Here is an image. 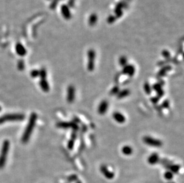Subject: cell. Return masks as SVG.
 <instances>
[{"instance_id": "1", "label": "cell", "mask_w": 184, "mask_h": 183, "mask_svg": "<svg viewBox=\"0 0 184 183\" xmlns=\"http://www.w3.org/2000/svg\"><path fill=\"white\" fill-rule=\"evenodd\" d=\"M37 118L38 115L36 113L33 112L31 114L28 124L25 130V131L23 134V136L22 137V141L23 143H26L29 141L31 134L32 133V131L35 127Z\"/></svg>"}, {"instance_id": "2", "label": "cell", "mask_w": 184, "mask_h": 183, "mask_svg": "<svg viewBox=\"0 0 184 183\" xmlns=\"http://www.w3.org/2000/svg\"><path fill=\"white\" fill-rule=\"evenodd\" d=\"M10 141L8 140H6L3 143L1 153H0V169H2L5 166L7 154L10 149Z\"/></svg>"}, {"instance_id": "3", "label": "cell", "mask_w": 184, "mask_h": 183, "mask_svg": "<svg viewBox=\"0 0 184 183\" xmlns=\"http://www.w3.org/2000/svg\"><path fill=\"white\" fill-rule=\"evenodd\" d=\"M87 57H88V63H87V70L92 72L95 69V57L96 53L95 51L91 49L87 52Z\"/></svg>"}, {"instance_id": "4", "label": "cell", "mask_w": 184, "mask_h": 183, "mask_svg": "<svg viewBox=\"0 0 184 183\" xmlns=\"http://www.w3.org/2000/svg\"><path fill=\"white\" fill-rule=\"evenodd\" d=\"M142 140L145 144L149 146L154 147H160L163 146V142L161 140L150 136H144L142 139Z\"/></svg>"}, {"instance_id": "5", "label": "cell", "mask_w": 184, "mask_h": 183, "mask_svg": "<svg viewBox=\"0 0 184 183\" xmlns=\"http://www.w3.org/2000/svg\"><path fill=\"white\" fill-rule=\"evenodd\" d=\"M56 126L61 128H72L74 131H78L79 130V126L75 122H63L60 121L57 123Z\"/></svg>"}, {"instance_id": "6", "label": "cell", "mask_w": 184, "mask_h": 183, "mask_svg": "<svg viewBox=\"0 0 184 183\" xmlns=\"http://www.w3.org/2000/svg\"><path fill=\"white\" fill-rule=\"evenodd\" d=\"M76 96V89L73 85H69L67 90V101L69 104H72Z\"/></svg>"}, {"instance_id": "7", "label": "cell", "mask_w": 184, "mask_h": 183, "mask_svg": "<svg viewBox=\"0 0 184 183\" xmlns=\"http://www.w3.org/2000/svg\"><path fill=\"white\" fill-rule=\"evenodd\" d=\"M101 174L108 179H112L114 178L115 174L113 172L110 171L106 165H102L100 168Z\"/></svg>"}, {"instance_id": "8", "label": "cell", "mask_w": 184, "mask_h": 183, "mask_svg": "<svg viewBox=\"0 0 184 183\" xmlns=\"http://www.w3.org/2000/svg\"><path fill=\"white\" fill-rule=\"evenodd\" d=\"M7 121H21L25 119V116L22 114H10L5 115Z\"/></svg>"}, {"instance_id": "9", "label": "cell", "mask_w": 184, "mask_h": 183, "mask_svg": "<svg viewBox=\"0 0 184 183\" xmlns=\"http://www.w3.org/2000/svg\"><path fill=\"white\" fill-rule=\"evenodd\" d=\"M122 73L129 77H133L135 73V67L132 64H127L123 67Z\"/></svg>"}, {"instance_id": "10", "label": "cell", "mask_w": 184, "mask_h": 183, "mask_svg": "<svg viewBox=\"0 0 184 183\" xmlns=\"http://www.w3.org/2000/svg\"><path fill=\"white\" fill-rule=\"evenodd\" d=\"M108 109V102L106 100H103L99 104L97 108V111L100 115H104L107 112Z\"/></svg>"}, {"instance_id": "11", "label": "cell", "mask_w": 184, "mask_h": 183, "mask_svg": "<svg viewBox=\"0 0 184 183\" xmlns=\"http://www.w3.org/2000/svg\"><path fill=\"white\" fill-rule=\"evenodd\" d=\"M112 117L114 120L119 124H124L126 122V117L123 114L120 112L116 111L113 112V114H112Z\"/></svg>"}, {"instance_id": "12", "label": "cell", "mask_w": 184, "mask_h": 183, "mask_svg": "<svg viewBox=\"0 0 184 183\" xmlns=\"http://www.w3.org/2000/svg\"><path fill=\"white\" fill-rule=\"evenodd\" d=\"M61 12L63 17L66 20H69L72 17V14L69 7L66 4H63L61 7Z\"/></svg>"}, {"instance_id": "13", "label": "cell", "mask_w": 184, "mask_h": 183, "mask_svg": "<svg viewBox=\"0 0 184 183\" xmlns=\"http://www.w3.org/2000/svg\"><path fill=\"white\" fill-rule=\"evenodd\" d=\"M159 161V156L157 153H153L151 154L148 159H147V162L150 165H154L157 164Z\"/></svg>"}, {"instance_id": "14", "label": "cell", "mask_w": 184, "mask_h": 183, "mask_svg": "<svg viewBox=\"0 0 184 183\" xmlns=\"http://www.w3.org/2000/svg\"><path fill=\"white\" fill-rule=\"evenodd\" d=\"M15 50H16V53H17L19 56H21V57L25 56V55L26 54V53H27V51H26V48H25V47H24L22 44H21V43H18V44L16 45Z\"/></svg>"}, {"instance_id": "15", "label": "cell", "mask_w": 184, "mask_h": 183, "mask_svg": "<svg viewBox=\"0 0 184 183\" xmlns=\"http://www.w3.org/2000/svg\"><path fill=\"white\" fill-rule=\"evenodd\" d=\"M124 7V4L123 3H119L116 4L115 9H114V13H115V17L116 19L120 18L123 15V12L122 9Z\"/></svg>"}, {"instance_id": "16", "label": "cell", "mask_w": 184, "mask_h": 183, "mask_svg": "<svg viewBox=\"0 0 184 183\" xmlns=\"http://www.w3.org/2000/svg\"><path fill=\"white\" fill-rule=\"evenodd\" d=\"M130 94V91L128 89H125L122 90H120L119 93L116 95L117 98L118 99H122L125 98H126Z\"/></svg>"}, {"instance_id": "17", "label": "cell", "mask_w": 184, "mask_h": 183, "mask_svg": "<svg viewBox=\"0 0 184 183\" xmlns=\"http://www.w3.org/2000/svg\"><path fill=\"white\" fill-rule=\"evenodd\" d=\"M40 85L43 91L48 92L50 90V86L47 79H41L40 82Z\"/></svg>"}, {"instance_id": "18", "label": "cell", "mask_w": 184, "mask_h": 183, "mask_svg": "<svg viewBox=\"0 0 184 183\" xmlns=\"http://www.w3.org/2000/svg\"><path fill=\"white\" fill-rule=\"evenodd\" d=\"M122 152L125 156H130L133 153V149L129 145H125L122 148Z\"/></svg>"}, {"instance_id": "19", "label": "cell", "mask_w": 184, "mask_h": 183, "mask_svg": "<svg viewBox=\"0 0 184 183\" xmlns=\"http://www.w3.org/2000/svg\"><path fill=\"white\" fill-rule=\"evenodd\" d=\"M172 69V67L170 66H164L163 67H162L160 70L158 72V76L159 77H163L164 76L166 73L169 71L170 70Z\"/></svg>"}, {"instance_id": "20", "label": "cell", "mask_w": 184, "mask_h": 183, "mask_svg": "<svg viewBox=\"0 0 184 183\" xmlns=\"http://www.w3.org/2000/svg\"><path fill=\"white\" fill-rule=\"evenodd\" d=\"M97 19H98V17H97V16L96 14H95V13L91 14V16H89V20H88L89 25L91 26H94L97 22Z\"/></svg>"}, {"instance_id": "21", "label": "cell", "mask_w": 184, "mask_h": 183, "mask_svg": "<svg viewBox=\"0 0 184 183\" xmlns=\"http://www.w3.org/2000/svg\"><path fill=\"white\" fill-rule=\"evenodd\" d=\"M169 169L170 172H172L173 174H176L179 172V171L180 169V166L179 165L177 164H172L169 166Z\"/></svg>"}, {"instance_id": "22", "label": "cell", "mask_w": 184, "mask_h": 183, "mask_svg": "<svg viewBox=\"0 0 184 183\" xmlns=\"http://www.w3.org/2000/svg\"><path fill=\"white\" fill-rule=\"evenodd\" d=\"M143 88H144V90L145 92V93L148 95H150L152 93V88H151V85L149 84L148 82H145L144 84V86H143Z\"/></svg>"}, {"instance_id": "23", "label": "cell", "mask_w": 184, "mask_h": 183, "mask_svg": "<svg viewBox=\"0 0 184 183\" xmlns=\"http://www.w3.org/2000/svg\"><path fill=\"white\" fill-rule=\"evenodd\" d=\"M119 65L123 67H125V66H126L128 64V60H127V58L125 57V56H121L120 58H119Z\"/></svg>"}, {"instance_id": "24", "label": "cell", "mask_w": 184, "mask_h": 183, "mask_svg": "<svg viewBox=\"0 0 184 183\" xmlns=\"http://www.w3.org/2000/svg\"><path fill=\"white\" fill-rule=\"evenodd\" d=\"M164 178L168 181H170L173 178V174L170 171H167L164 174Z\"/></svg>"}, {"instance_id": "25", "label": "cell", "mask_w": 184, "mask_h": 183, "mask_svg": "<svg viewBox=\"0 0 184 183\" xmlns=\"http://www.w3.org/2000/svg\"><path fill=\"white\" fill-rule=\"evenodd\" d=\"M162 86L163 85L160 83H154L152 86L151 88H152V90H154L155 92H157L162 89Z\"/></svg>"}, {"instance_id": "26", "label": "cell", "mask_w": 184, "mask_h": 183, "mask_svg": "<svg viewBox=\"0 0 184 183\" xmlns=\"http://www.w3.org/2000/svg\"><path fill=\"white\" fill-rule=\"evenodd\" d=\"M119 91H120L119 87L118 86H115L111 89L110 92V94L111 95H116L119 93Z\"/></svg>"}, {"instance_id": "27", "label": "cell", "mask_w": 184, "mask_h": 183, "mask_svg": "<svg viewBox=\"0 0 184 183\" xmlns=\"http://www.w3.org/2000/svg\"><path fill=\"white\" fill-rule=\"evenodd\" d=\"M47 70L43 68L40 71V76L41 77V79H46L47 78Z\"/></svg>"}, {"instance_id": "28", "label": "cell", "mask_w": 184, "mask_h": 183, "mask_svg": "<svg viewBox=\"0 0 184 183\" xmlns=\"http://www.w3.org/2000/svg\"><path fill=\"white\" fill-rule=\"evenodd\" d=\"M75 143V140L73 139H70L67 142V147L69 150H72L74 147Z\"/></svg>"}, {"instance_id": "29", "label": "cell", "mask_w": 184, "mask_h": 183, "mask_svg": "<svg viewBox=\"0 0 184 183\" xmlns=\"http://www.w3.org/2000/svg\"><path fill=\"white\" fill-rule=\"evenodd\" d=\"M67 180L69 182H76L78 180V176L76 174H73L67 177Z\"/></svg>"}, {"instance_id": "30", "label": "cell", "mask_w": 184, "mask_h": 183, "mask_svg": "<svg viewBox=\"0 0 184 183\" xmlns=\"http://www.w3.org/2000/svg\"><path fill=\"white\" fill-rule=\"evenodd\" d=\"M161 55L166 59H169L170 58V53L169 51L166 50H164L162 51Z\"/></svg>"}, {"instance_id": "31", "label": "cell", "mask_w": 184, "mask_h": 183, "mask_svg": "<svg viewBox=\"0 0 184 183\" xmlns=\"http://www.w3.org/2000/svg\"><path fill=\"white\" fill-rule=\"evenodd\" d=\"M116 17L114 16L110 15L108 17V18L107 19V22L109 24H112L116 21Z\"/></svg>"}, {"instance_id": "32", "label": "cell", "mask_w": 184, "mask_h": 183, "mask_svg": "<svg viewBox=\"0 0 184 183\" xmlns=\"http://www.w3.org/2000/svg\"><path fill=\"white\" fill-rule=\"evenodd\" d=\"M170 106V102L168 100H164L161 104V107L164 109H168Z\"/></svg>"}, {"instance_id": "33", "label": "cell", "mask_w": 184, "mask_h": 183, "mask_svg": "<svg viewBox=\"0 0 184 183\" xmlns=\"http://www.w3.org/2000/svg\"><path fill=\"white\" fill-rule=\"evenodd\" d=\"M18 67L19 70H23L25 69V63L23 60H21L18 62Z\"/></svg>"}, {"instance_id": "34", "label": "cell", "mask_w": 184, "mask_h": 183, "mask_svg": "<svg viewBox=\"0 0 184 183\" xmlns=\"http://www.w3.org/2000/svg\"><path fill=\"white\" fill-rule=\"evenodd\" d=\"M59 1H60V0H53V2L51 3V4H50V9H52V10L55 9Z\"/></svg>"}, {"instance_id": "35", "label": "cell", "mask_w": 184, "mask_h": 183, "mask_svg": "<svg viewBox=\"0 0 184 183\" xmlns=\"http://www.w3.org/2000/svg\"><path fill=\"white\" fill-rule=\"evenodd\" d=\"M31 76L32 77H37L38 76H40V71L37 70H34L33 71H31Z\"/></svg>"}, {"instance_id": "36", "label": "cell", "mask_w": 184, "mask_h": 183, "mask_svg": "<svg viewBox=\"0 0 184 183\" xmlns=\"http://www.w3.org/2000/svg\"><path fill=\"white\" fill-rule=\"evenodd\" d=\"M159 99H160V98L156 96H153L152 98H151L150 99V101H151V102L152 104H157L158 103V102L159 101Z\"/></svg>"}, {"instance_id": "37", "label": "cell", "mask_w": 184, "mask_h": 183, "mask_svg": "<svg viewBox=\"0 0 184 183\" xmlns=\"http://www.w3.org/2000/svg\"><path fill=\"white\" fill-rule=\"evenodd\" d=\"M156 93H157V96L159 98H161V97L164 95V90H163V89H162L161 90H160L157 92Z\"/></svg>"}, {"instance_id": "38", "label": "cell", "mask_w": 184, "mask_h": 183, "mask_svg": "<svg viewBox=\"0 0 184 183\" xmlns=\"http://www.w3.org/2000/svg\"><path fill=\"white\" fill-rule=\"evenodd\" d=\"M6 121H7L6 115H4V116H2V117H0V124H1L5 122Z\"/></svg>"}, {"instance_id": "39", "label": "cell", "mask_w": 184, "mask_h": 183, "mask_svg": "<svg viewBox=\"0 0 184 183\" xmlns=\"http://www.w3.org/2000/svg\"><path fill=\"white\" fill-rule=\"evenodd\" d=\"M75 0H69V2H68L69 6H70V7H73L74 4H75Z\"/></svg>"}, {"instance_id": "40", "label": "cell", "mask_w": 184, "mask_h": 183, "mask_svg": "<svg viewBox=\"0 0 184 183\" xmlns=\"http://www.w3.org/2000/svg\"><path fill=\"white\" fill-rule=\"evenodd\" d=\"M76 183H82V181H81V180H78V181H76Z\"/></svg>"}, {"instance_id": "41", "label": "cell", "mask_w": 184, "mask_h": 183, "mask_svg": "<svg viewBox=\"0 0 184 183\" xmlns=\"http://www.w3.org/2000/svg\"><path fill=\"white\" fill-rule=\"evenodd\" d=\"M1 111V107L0 106V111Z\"/></svg>"}, {"instance_id": "42", "label": "cell", "mask_w": 184, "mask_h": 183, "mask_svg": "<svg viewBox=\"0 0 184 183\" xmlns=\"http://www.w3.org/2000/svg\"><path fill=\"white\" fill-rule=\"evenodd\" d=\"M170 183H174V182H170Z\"/></svg>"}]
</instances>
